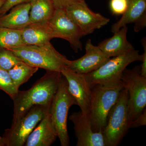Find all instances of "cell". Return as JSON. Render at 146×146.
Returning <instances> with one entry per match:
<instances>
[{
    "label": "cell",
    "mask_w": 146,
    "mask_h": 146,
    "mask_svg": "<svg viewBox=\"0 0 146 146\" xmlns=\"http://www.w3.org/2000/svg\"><path fill=\"white\" fill-rule=\"evenodd\" d=\"M127 26L114 33V35L99 43L98 47L108 57H115L134 49L133 45L128 41Z\"/></svg>",
    "instance_id": "14"
},
{
    "label": "cell",
    "mask_w": 146,
    "mask_h": 146,
    "mask_svg": "<svg viewBox=\"0 0 146 146\" xmlns=\"http://www.w3.org/2000/svg\"><path fill=\"white\" fill-rule=\"evenodd\" d=\"M128 0H110V8L112 14L122 15L127 8Z\"/></svg>",
    "instance_id": "24"
},
{
    "label": "cell",
    "mask_w": 146,
    "mask_h": 146,
    "mask_svg": "<svg viewBox=\"0 0 146 146\" xmlns=\"http://www.w3.org/2000/svg\"><path fill=\"white\" fill-rule=\"evenodd\" d=\"M61 74L67 80L68 90L80 108L83 115L90 119L91 89L85 76L71 70L67 68Z\"/></svg>",
    "instance_id": "11"
},
{
    "label": "cell",
    "mask_w": 146,
    "mask_h": 146,
    "mask_svg": "<svg viewBox=\"0 0 146 146\" xmlns=\"http://www.w3.org/2000/svg\"><path fill=\"white\" fill-rule=\"evenodd\" d=\"M142 55L134 49L110 58L96 70L84 74L89 85L103 84L119 81L124 71L131 63L141 61Z\"/></svg>",
    "instance_id": "8"
},
{
    "label": "cell",
    "mask_w": 146,
    "mask_h": 146,
    "mask_svg": "<svg viewBox=\"0 0 146 146\" xmlns=\"http://www.w3.org/2000/svg\"><path fill=\"white\" fill-rule=\"evenodd\" d=\"M24 45L21 30L0 27V48L8 49Z\"/></svg>",
    "instance_id": "21"
},
{
    "label": "cell",
    "mask_w": 146,
    "mask_h": 146,
    "mask_svg": "<svg viewBox=\"0 0 146 146\" xmlns=\"http://www.w3.org/2000/svg\"><path fill=\"white\" fill-rule=\"evenodd\" d=\"M22 61L12 51L0 48V68L8 71Z\"/></svg>",
    "instance_id": "23"
},
{
    "label": "cell",
    "mask_w": 146,
    "mask_h": 146,
    "mask_svg": "<svg viewBox=\"0 0 146 146\" xmlns=\"http://www.w3.org/2000/svg\"><path fill=\"white\" fill-rule=\"evenodd\" d=\"M0 90H2L12 100L16 98L19 91L8 71L0 68Z\"/></svg>",
    "instance_id": "22"
},
{
    "label": "cell",
    "mask_w": 146,
    "mask_h": 146,
    "mask_svg": "<svg viewBox=\"0 0 146 146\" xmlns=\"http://www.w3.org/2000/svg\"><path fill=\"white\" fill-rule=\"evenodd\" d=\"M6 0H0V9L2 7L3 4L5 2Z\"/></svg>",
    "instance_id": "30"
},
{
    "label": "cell",
    "mask_w": 146,
    "mask_h": 146,
    "mask_svg": "<svg viewBox=\"0 0 146 146\" xmlns=\"http://www.w3.org/2000/svg\"><path fill=\"white\" fill-rule=\"evenodd\" d=\"M39 68L33 67L22 61L8 71L12 80L19 88L27 82L37 72Z\"/></svg>",
    "instance_id": "20"
},
{
    "label": "cell",
    "mask_w": 146,
    "mask_h": 146,
    "mask_svg": "<svg viewBox=\"0 0 146 146\" xmlns=\"http://www.w3.org/2000/svg\"><path fill=\"white\" fill-rule=\"evenodd\" d=\"M123 88L128 93L129 119L131 123L146 109V78L141 75L140 66L126 68L121 78Z\"/></svg>",
    "instance_id": "7"
},
{
    "label": "cell",
    "mask_w": 146,
    "mask_h": 146,
    "mask_svg": "<svg viewBox=\"0 0 146 146\" xmlns=\"http://www.w3.org/2000/svg\"><path fill=\"white\" fill-rule=\"evenodd\" d=\"M50 104L32 108L23 117L12 123L0 136V146H23L28 137L50 111Z\"/></svg>",
    "instance_id": "4"
},
{
    "label": "cell",
    "mask_w": 146,
    "mask_h": 146,
    "mask_svg": "<svg viewBox=\"0 0 146 146\" xmlns=\"http://www.w3.org/2000/svg\"><path fill=\"white\" fill-rule=\"evenodd\" d=\"M55 8L57 9H65L76 3L84 1L85 0H52Z\"/></svg>",
    "instance_id": "26"
},
{
    "label": "cell",
    "mask_w": 146,
    "mask_h": 146,
    "mask_svg": "<svg viewBox=\"0 0 146 146\" xmlns=\"http://www.w3.org/2000/svg\"><path fill=\"white\" fill-rule=\"evenodd\" d=\"M90 120L94 132H103L110 110L123 89L121 80L91 87Z\"/></svg>",
    "instance_id": "2"
},
{
    "label": "cell",
    "mask_w": 146,
    "mask_h": 146,
    "mask_svg": "<svg viewBox=\"0 0 146 146\" xmlns=\"http://www.w3.org/2000/svg\"><path fill=\"white\" fill-rule=\"evenodd\" d=\"M64 9L84 36L91 34L110 22L109 18L91 10L85 1L71 5Z\"/></svg>",
    "instance_id": "10"
},
{
    "label": "cell",
    "mask_w": 146,
    "mask_h": 146,
    "mask_svg": "<svg viewBox=\"0 0 146 146\" xmlns=\"http://www.w3.org/2000/svg\"><path fill=\"white\" fill-rule=\"evenodd\" d=\"M127 9L119 20L113 24L111 31L116 32L128 24L135 23L146 11V0H128Z\"/></svg>",
    "instance_id": "18"
},
{
    "label": "cell",
    "mask_w": 146,
    "mask_h": 146,
    "mask_svg": "<svg viewBox=\"0 0 146 146\" xmlns=\"http://www.w3.org/2000/svg\"><path fill=\"white\" fill-rule=\"evenodd\" d=\"M31 3H25L14 6L8 14L0 16V27L21 30L31 23Z\"/></svg>",
    "instance_id": "17"
},
{
    "label": "cell",
    "mask_w": 146,
    "mask_h": 146,
    "mask_svg": "<svg viewBox=\"0 0 146 146\" xmlns=\"http://www.w3.org/2000/svg\"><path fill=\"white\" fill-rule=\"evenodd\" d=\"M63 76L61 72L46 71L30 89L19 91L13 100L12 123L23 117L32 108L37 105L50 104Z\"/></svg>",
    "instance_id": "1"
},
{
    "label": "cell",
    "mask_w": 146,
    "mask_h": 146,
    "mask_svg": "<svg viewBox=\"0 0 146 146\" xmlns=\"http://www.w3.org/2000/svg\"><path fill=\"white\" fill-rule=\"evenodd\" d=\"M128 100V93L123 88L108 114L107 123L102 132L105 146L119 145L130 128Z\"/></svg>",
    "instance_id": "6"
},
{
    "label": "cell",
    "mask_w": 146,
    "mask_h": 146,
    "mask_svg": "<svg viewBox=\"0 0 146 146\" xmlns=\"http://www.w3.org/2000/svg\"><path fill=\"white\" fill-rule=\"evenodd\" d=\"M30 3L31 23H48L56 10L52 0H32Z\"/></svg>",
    "instance_id": "19"
},
{
    "label": "cell",
    "mask_w": 146,
    "mask_h": 146,
    "mask_svg": "<svg viewBox=\"0 0 146 146\" xmlns=\"http://www.w3.org/2000/svg\"><path fill=\"white\" fill-rule=\"evenodd\" d=\"M85 50L84 55L76 60H70L66 68L75 72L86 74L96 70L110 58L98 46L93 44L91 39L86 42Z\"/></svg>",
    "instance_id": "12"
},
{
    "label": "cell",
    "mask_w": 146,
    "mask_h": 146,
    "mask_svg": "<svg viewBox=\"0 0 146 146\" xmlns=\"http://www.w3.org/2000/svg\"><path fill=\"white\" fill-rule=\"evenodd\" d=\"M48 23L54 38H61L68 41L75 52L82 50L80 39L84 35L64 9H56Z\"/></svg>",
    "instance_id": "9"
},
{
    "label": "cell",
    "mask_w": 146,
    "mask_h": 146,
    "mask_svg": "<svg viewBox=\"0 0 146 146\" xmlns=\"http://www.w3.org/2000/svg\"><path fill=\"white\" fill-rule=\"evenodd\" d=\"M76 102L68 90V83L63 76L51 103L50 115L52 123L61 146L70 145L68 130V112Z\"/></svg>",
    "instance_id": "5"
},
{
    "label": "cell",
    "mask_w": 146,
    "mask_h": 146,
    "mask_svg": "<svg viewBox=\"0 0 146 146\" xmlns=\"http://www.w3.org/2000/svg\"><path fill=\"white\" fill-rule=\"evenodd\" d=\"M141 44L143 48L144 52L142 55V64L140 66V72L141 75L146 78V39L143 38L141 41Z\"/></svg>",
    "instance_id": "27"
},
{
    "label": "cell",
    "mask_w": 146,
    "mask_h": 146,
    "mask_svg": "<svg viewBox=\"0 0 146 146\" xmlns=\"http://www.w3.org/2000/svg\"><path fill=\"white\" fill-rule=\"evenodd\" d=\"M74 124L77 146H105L102 132H94L90 119L81 111L74 112L69 117Z\"/></svg>",
    "instance_id": "13"
},
{
    "label": "cell",
    "mask_w": 146,
    "mask_h": 146,
    "mask_svg": "<svg viewBox=\"0 0 146 146\" xmlns=\"http://www.w3.org/2000/svg\"><path fill=\"white\" fill-rule=\"evenodd\" d=\"M57 138L49 111L29 135L24 146H50Z\"/></svg>",
    "instance_id": "15"
},
{
    "label": "cell",
    "mask_w": 146,
    "mask_h": 146,
    "mask_svg": "<svg viewBox=\"0 0 146 146\" xmlns=\"http://www.w3.org/2000/svg\"><path fill=\"white\" fill-rule=\"evenodd\" d=\"M134 31L136 32L141 31L146 27V11L134 23Z\"/></svg>",
    "instance_id": "29"
},
{
    "label": "cell",
    "mask_w": 146,
    "mask_h": 146,
    "mask_svg": "<svg viewBox=\"0 0 146 146\" xmlns=\"http://www.w3.org/2000/svg\"><path fill=\"white\" fill-rule=\"evenodd\" d=\"M31 1L32 0H6L5 2L0 9V16L6 14L14 6L25 3H31Z\"/></svg>",
    "instance_id": "25"
},
{
    "label": "cell",
    "mask_w": 146,
    "mask_h": 146,
    "mask_svg": "<svg viewBox=\"0 0 146 146\" xmlns=\"http://www.w3.org/2000/svg\"><path fill=\"white\" fill-rule=\"evenodd\" d=\"M22 61L46 71L60 72L70 60L58 52L50 42L42 45H26L9 48Z\"/></svg>",
    "instance_id": "3"
},
{
    "label": "cell",
    "mask_w": 146,
    "mask_h": 146,
    "mask_svg": "<svg viewBox=\"0 0 146 146\" xmlns=\"http://www.w3.org/2000/svg\"><path fill=\"white\" fill-rule=\"evenodd\" d=\"M146 125V109L145 110L141 115L133 121L131 123L130 128H136Z\"/></svg>",
    "instance_id": "28"
},
{
    "label": "cell",
    "mask_w": 146,
    "mask_h": 146,
    "mask_svg": "<svg viewBox=\"0 0 146 146\" xmlns=\"http://www.w3.org/2000/svg\"><path fill=\"white\" fill-rule=\"evenodd\" d=\"M48 23H32L21 29L24 45L38 46L50 42L54 37Z\"/></svg>",
    "instance_id": "16"
}]
</instances>
